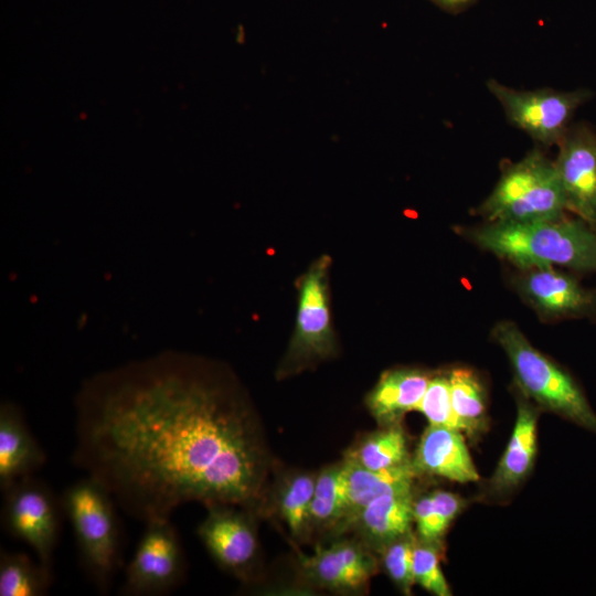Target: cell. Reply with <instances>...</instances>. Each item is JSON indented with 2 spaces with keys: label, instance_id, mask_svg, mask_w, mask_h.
Listing matches in <instances>:
<instances>
[{
  "label": "cell",
  "instance_id": "9a60e30c",
  "mask_svg": "<svg viewBox=\"0 0 596 596\" xmlns=\"http://www.w3.org/2000/svg\"><path fill=\"white\" fill-rule=\"evenodd\" d=\"M517 391L514 428L488 486L489 490L498 496L511 492L526 478L538 451L536 428L540 407L519 389Z\"/></svg>",
  "mask_w": 596,
  "mask_h": 596
},
{
  "label": "cell",
  "instance_id": "277c9868",
  "mask_svg": "<svg viewBox=\"0 0 596 596\" xmlns=\"http://www.w3.org/2000/svg\"><path fill=\"white\" fill-rule=\"evenodd\" d=\"M492 337L510 361L517 387L528 398L596 435V413L567 371L535 349L511 321L497 323Z\"/></svg>",
  "mask_w": 596,
  "mask_h": 596
},
{
  "label": "cell",
  "instance_id": "484cf974",
  "mask_svg": "<svg viewBox=\"0 0 596 596\" xmlns=\"http://www.w3.org/2000/svg\"><path fill=\"white\" fill-rule=\"evenodd\" d=\"M441 541H424L416 536L413 574L415 584L437 596H450L451 590L440 568Z\"/></svg>",
  "mask_w": 596,
  "mask_h": 596
},
{
  "label": "cell",
  "instance_id": "4fadbf2b",
  "mask_svg": "<svg viewBox=\"0 0 596 596\" xmlns=\"http://www.w3.org/2000/svg\"><path fill=\"white\" fill-rule=\"evenodd\" d=\"M518 289L538 313L551 319L584 317L596 310V291L555 267L522 269Z\"/></svg>",
  "mask_w": 596,
  "mask_h": 596
},
{
  "label": "cell",
  "instance_id": "d6986e66",
  "mask_svg": "<svg viewBox=\"0 0 596 596\" xmlns=\"http://www.w3.org/2000/svg\"><path fill=\"white\" fill-rule=\"evenodd\" d=\"M430 377L411 368L384 372L366 396L368 409L381 426L401 423L406 413L417 409Z\"/></svg>",
  "mask_w": 596,
  "mask_h": 596
},
{
  "label": "cell",
  "instance_id": "7a4b0ae2",
  "mask_svg": "<svg viewBox=\"0 0 596 596\" xmlns=\"http://www.w3.org/2000/svg\"><path fill=\"white\" fill-rule=\"evenodd\" d=\"M482 249L520 269L596 272V228L581 217L530 223L487 222L470 233Z\"/></svg>",
  "mask_w": 596,
  "mask_h": 596
},
{
  "label": "cell",
  "instance_id": "603a6c76",
  "mask_svg": "<svg viewBox=\"0 0 596 596\" xmlns=\"http://www.w3.org/2000/svg\"><path fill=\"white\" fill-rule=\"evenodd\" d=\"M348 507L342 460L317 473L310 505L312 530H338L345 518Z\"/></svg>",
  "mask_w": 596,
  "mask_h": 596
},
{
  "label": "cell",
  "instance_id": "cb8c5ba5",
  "mask_svg": "<svg viewBox=\"0 0 596 596\" xmlns=\"http://www.w3.org/2000/svg\"><path fill=\"white\" fill-rule=\"evenodd\" d=\"M52 582V567L22 552L0 551V596H43Z\"/></svg>",
  "mask_w": 596,
  "mask_h": 596
},
{
  "label": "cell",
  "instance_id": "4316f807",
  "mask_svg": "<svg viewBox=\"0 0 596 596\" xmlns=\"http://www.w3.org/2000/svg\"><path fill=\"white\" fill-rule=\"evenodd\" d=\"M416 533L413 531L389 543L381 552L382 564L400 590L409 595L415 584L413 574Z\"/></svg>",
  "mask_w": 596,
  "mask_h": 596
},
{
  "label": "cell",
  "instance_id": "8fae6325",
  "mask_svg": "<svg viewBox=\"0 0 596 596\" xmlns=\"http://www.w3.org/2000/svg\"><path fill=\"white\" fill-rule=\"evenodd\" d=\"M567 210L596 225V136L585 127L568 129L554 160Z\"/></svg>",
  "mask_w": 596,
  "mask_h": 596
},
{
  "label": "cell",
  "instance_id": "ba28073f",
  "mask_svg": "<svg viewBox=\"0 0 596 596\" xmlns=\"http://www.w3.org/2000/svg\"><path fill=\"white\" fill-rule=\"evenodd\" d=\"M486 86L514 127L547 147L558 146L576 109L590 96L586 89L564 92L545 87L521 91L493 78L487 81Z\"/></svg>",
  "mask_w": 596,
  "mask_h": 596
},
{
  "label": "cell",
  "instance_id": "6da1fadb",
  "mask_svg": "<svg viewBox=\"0 0 596 596\" xmlns=\"http://www.w3.org/2000/svg\"><path fill=\"white\" fill-rule=\"evenodd\" d=\"M71 460L143 523L191 501L255 508L268 469L259 423L240 389L173 352L85 381Z\"/></svg>",
  "mask_w": 596,
  "mask_h": 596
},
{
  "label": "cell",
  "instance_id": "e0dca14e",
  "mask_svg": "<svg viewBox=\"0 0 596 596\" xmlns=\"http://www.w3.org/2000/svg\"><path fill=\"white\" fill-rule=\"evenodd\" d=\"M414 491L379 497L362 508L345 531L380 553L389 543L412 531Z\"/></svg>",
  "mask_w": 596,
  "mask_h": 596
},
{
  "label": "cell",
  "instance_id": "9c48e42d",
  "mask_svg": "<svg viewBox=\"0 0 596 596\" xmlns=\"http://www.w3.org/2000/svg\"><path fill=\"white\" fill-rule=\"evenodd\" d=\"M145 531L125 571L124 596H158L172 592L184 574V555L170 518L145 523Z\"/></svg>",
  "mask_w": 596,
  "mask_h": 596
},
{
  "label": "cell",
  "instance_id": "ffe728a7",
  "mask_svg": "<svg viewBox=\"0 0 596 596\" xmlns=\"http://www.w3.org/2000/svg\"><path fill=\"white\" fill-rule=\"evenodd\" d=\"M343 458L371 470L390 469L412 461L401 423L381 426L368 434L347 450Z\"/></svg>",
  "mask_w": 596,
  "mask_h": 596
},
{
  "label": "cell",
  "instance_id": "5bb4252c",
  "mask_svg": "<svg viewBox=\"0 0 596 596\" xmlns=\"http://www.w3.org/2000/svg\"><path fill=\"white\" fill-rule=\"evenodd\" d=\"M418 475L441 477L456 482H473L479 473L460 430L429 424L412 456Z\"/></svg>",
  "mask_w": 596,
  "mask_h": 596
},
{
  "label": "cell",
  "instance_id": "44dd1931",
  "mask_svg": "<svg viewBox=\"0 0 596 596\" xmlns=\"http://www.w3.org/2000/svg\"><path fill=\"white\" fill-rule=\"evenodd\" d=\"M316 480V473L294 471L285 475L276 489L278 513L297 540H307L313 531L310 505Z\"/></svg>",
  "mask_w": 596,
  "mask_h": 596
},
{
  "label": "cell",
  "instance_id": "83f0119b",
  "mask_svg": "<svg viewBox=\"0 0 596 596\" xmlns=\"http://www.w3.org/2000/svg\"><path fill=\"white\" fill-rule=\"evenodd\" d=\"M432 425H441L461 432L453 409L448 374L430 377L417 409Z\"/></svg>",
  "mask_w": 596,
  "mask_h": 596
},
{
  "label": "cell",
  "instance_id": "52a82bcc",
  "mask_svg": "<svg viewBox=\"0 0 596 596\" xmlns=\"http://www.w3.org/2000/svg\"><path fill=\"white\" fill-rule=\"evenodd\" d=\"M2 493L3 530L11 538L26 543L39 562L52 567L64 513L61 498L33 475L17 480Z\"/></svg>",
  "mask_w": 596,
  "mask_h": 596
},
{
  "label": "cell",
  "instance_id": "7c38bea8",
  "mask_svg": "<svg viewBox=\"0 0 596 596\" xmlns=\"http://www.w3.org/2000/svg\"><path fill=\"white\" fill-rule=\"evenodd\" d=\"M377 562L360 540H338L317 546L301 560L304 575L316 586L339 593L363 590L375 574Z\"/></svg>",
  "mask_w": 596,
  "mask_h": 596
},
{
  "label": "cell",
  "instance_id": "3957f363",
  "mask_svg": "<svg viewBox=\"0 0 596 596\" xmlns=\"http://www.w3.org/2000/svg\"><path fill=\"white\" fill-rule=\"evenodd\" d=\"M81 565L97 590L106 594L123 565V529L108 489L85 475L61 494Z\"/></svg>",
  "mask_w": 596,
  "mask_h": 596
},
{
  "label": "cell",
  "instance_id": "8992f818",
  "mask_svg": "<svg viewBox=\"0 0 596 596\" xmlns=\"http://www.w3.org/2000/svg\"><path fill=\"white\" fill-rule=\"evenodd\" d=\"M330 258L316 260L298 283L296 327L278 374H295L336 353L328 270Z\"/></svg>",
  "mask_w": 596,
  "mask_h": 596
},
{
  "label": "cell",
  "instance_id": "7402d4cb",
  "mask_svg": "<svg viewBox=\"0 0 596 596\" xmlns=\"http://www.w3.org/2000/svg\"><path fill=\"white\" fill-rule=\"evenodd\" d=\"M450 398L454 413L469 438H477L487 426L486 392L476 372L468 368H455L448 372Z\"/></svg>",
  "mask_w": 596,
  "mask_h": 596
},
{
  "label": "cell",
  "instance_id": "30bf717a",
  "mask_svg": "<svg viewBox=\"0 0 596 596\" xmlns=\"http://www.w3.org/2000/svg\"><path fill=\"white\" fill-rule=\"evenodd\" d=\"M196 534L215 563L235 577L248 581L258 560V540L253 509L215 503Z\"/></svg>",
  "mask_w": 596,
  "mask_h": 596
},
{
  "label": "cell",
  "instance_id": "d4e9b609",
  "mask_svg": "<svg viewBox=\"0 0 596 596\" xmlns=\"http://www.w3.org/2000/svg\"><path fill=\"white\" fill-rule=\"evenodd\" d=\"M465 505V499L445 490L415 497L413 515L416 536L424 541H441L449 524Z\"/></svg>",
  "mask_w": 596,
  "mask_h": 596
},
{
  "label": "cell",
  "instance_id": "f1b7e54d",
  "mask_svg": "<svg viewBox=\"0 0 596 596\" xmlns=\"http://www.w3.org/2000/svg\"><path fill=\"white\" fill-rule=\"evenodd\" d=\"M444 11L453 14L460 13L471 6H473L478 0H429Z\"/></svg>",
  "mask_w": 596,
  "mask_h": 596
},
{
  "label": "cell",
  "instance_id": "5b68a950",
  "mask_svg": "<svg viewBox=\"0 0 596 596\" xmlns=\"http://www.w3.org/2000/svg\"><path fill=\"white\" fill-rule=\"evenodd\" d=\"M566 210L554 161L533 150L503 171L477 213L487 222L530 223L561 219Z\"/></svg>",
  "mask_w": 596,
  "mask_h": 596
},
{
  "label": "cell",
  "instance_id": "2e32d148",
  "mask_svg": "<svg viewBox=\"0 0 596 596\" xmlns=\"http://www.w3.org/2000/svg\"><path fill=\"white\" fill-rule=\"evenodd\" d=\"M46 461V455L29 430L21 411L4 402L0 406V489L33 475Z\"/></svg>",
  "mask_w": 596,
  "mask_h": 596
},
{
  "label": "cell",
  "instance_id": "ac0fdd59",
  "mask_svg": "<svg viewBox=\"0 0 596 596\" xmlns=\"http://www.w3.org/2000/svg\"><path fill=\"white\" fill-rule=\"evenodd\" d=\"M342 462L348 507L345 518L336 531L338 534L345 532L358 512L374 499L413 491L415 478L418 477L412 461L383 470L366 469L345 458Z\"/></svg>",
  "mask_w": 596,
  "mask_h": 596
}]
</instances>
